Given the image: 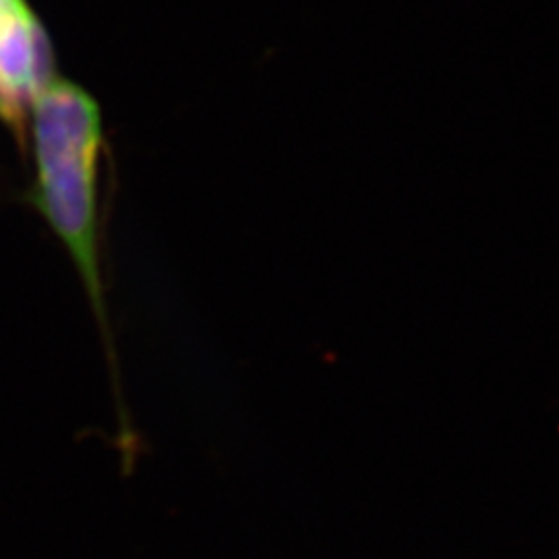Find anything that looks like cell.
I'll return each instance as SVG.
<instances>
[{
  "mask_svg": "<svg viewBox=\"0 0 559 559\" xmlns=\"http://www.w3.org/2000/svg\"><path fill=\"white\" fill-rule=\"evenodd\" d=\"M102 145H83L36 156L34 205L50 222L78 265L83 286L108 342V321L98 258V158Z\"/></svg>",
  "mask_w": 559,
  "mask_h": 559,
  "instance_id": "obj_1",
  "label": "cell"
},
{
  "mask_svg": "<svg viewBox=\"0 0 559 559\" xmlns=\"http://www.w3.org/2000/svg\"><path fill=\"white\" fill-rule=\"evenodd\" d=\"M55 80L46 29L25 0H0V117L21 131L25 110Z\"/></svg>",
  "mask_w": 559,
  "mask_h": 559,
  "instance_id": "obj_2",
  "label": "cell"
}]
</instances>
